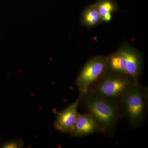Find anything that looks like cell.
Wrapping results in <instances>:
<instances>
[{"label": "cell", "mask_w": 148, "mask_h": 148, "mask_svg": "<svg viewBox=\"0 0 148 148\" xmlns=\"http://www.w3.org/2000/svg\"><path fill=\"white\" fill-rule=\"evenodd\" d=\"M79 103V98H78L73 103L57 113L53 125L56 130L62 133L71 135L79 115L78 108Z\"/></svg>", "instance_id": "5"}, {"label": "cell", "mask_w": 148, "mask_h": 148, "mask_svg": "<svg viewBox=\"0 0 148 148\" xmlns=\"http://www.w3.org/2000/svg\"><path fill=\"white\" fill-rule=\"evenodd\" d=\"M137 83L127 75L107 71L103 76L90 86L88 91L120 104L124 94Z\"/></svg>", "instance_id": "3"}, {"label": "cell", "mask_w": 148, "mask_h": 148, "mask_svg": "<svg viewBox=\"0 0 148 148\" xmlns=\"http://www.w3.org/2000/svg\"><path fill=\"white\" fill-rule=\"evenodd\" d=\"M148 88L139 82L132 86L120 102L124 116L132 129L140 127L145 121L148 108Z\"/></svg>", "instance_id": "2"}, {"label": "cell", "mask_w": 148, "mask_h": 148, "mask_svg": "<svg viewBox=\"0 0 148 148\" xmlns=\"http://www.w3.org/2000/svg\"><path fill=\"white\" fill-rule=\"evenodd\" d=\"M107 71L127 75L126 58L120 49L108 56Z\"/></svg>", "instance_id": "8"}, {"label": "cell", "mask_w": 148, "mask_h": 148, "mask_svg": "<svg viewBox=\"0 0 148 148\" xmlns=\"http://www.w3.org/2000/svg\"><path fill=\"white\" fill-rule=\"evenodd\" d=\"M24 146V142L21 139H14L6 141L1 146L2 148H20Z\"/></svg>", "instance_id": "11"}, {"label": "cell", "mask_w": 148, "mask_h": 148, "mask_svg": "<svg viewBox=\"0 0 148 148\" xmlns=\"http://www.w3.org/2000/svg\"><path fill=\"white\" fill-rule=\"evenodd\" d=\"M106 134V131L97 119L90 114H79L71 137L81 138L95 133Z\"/></svg>", "instance_id": "6"}, {"label": "cell", "mask_w": 148, "mask_h": 148, "mask_svg": "<svg viewBox=\"0 0 148 148\" xmlns=\"http://www.w3.org/2000/svg\"><path fill=\"white\" fill-rule=\"evenodd\" d=\"M96 5L102 22L111 21L113 14L116 11V7L111 0H102Z\"/></svg>", "instance_id": "10"}, {"label": "cell", "mask_w": 148, "mask_h": 148, "mask_svg": "<svg viewBox=\"0 0 148 148\" xmlns=\"http://www.w3.org/2000/svg\"><path fill=\"white\" fill-rule=\"evenodd\" d=\"M108 56H98L90 58L81 70L76 79L79 98L86 94L90 86L107 71Z\"/></svg>", "instance_id": "4"}, {"label": "cell", "mask_w": 148, "mask_h": 148, "mask_svg": "<svg viewBox=\"0 0 148 148\" xmlns=\"http://www.w3.org/2000/svg\"><path fill=\"white\" fill-rule=\"evenodd\" d=\"M79 98V102L87 113L93 116L100 123L106 135L112 137L116 130L117 125L124 116L120 104L89 91Z\"/></svg>", "instance_id": "1"}, {"label": "cell", "mask_w": 148, "mask_h": 148, "mask_svg": "<svg viewBox=\"0 0 148 148\" xmlns=\"http://www.w3.org/2000/svg\"><path fill=\"white\" fill-rule=\"evenodd\" d=\"M102 22L96 4L91 5L85 9L82 13V24L84 26L92 28Z\"/></svg>", "instance_id": "9"}, {"label": "cell", "mask_w": 148, "mask_h": 148, "mask_svg": "<svg viewBox=\"0 0 148 148\" xmlns=\"http://www.w3.org/2000/svg\"><path fill=\"white\" fill-rule=\"evenodd\" d=\"M125 56L126 61L127 75L136 82L142 72L143 62L140 52L127 44H125L120 48Z\"/></svg>", "instance_id": "7"}]
</instances>
